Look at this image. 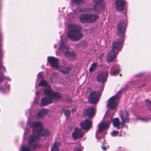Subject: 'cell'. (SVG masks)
Returning <instances> with one entry per match:
<instances>
[{"mask_svg":"<svg viewBox=\"0 0 151 151\" xmlns=\"http://www.w3.org/2000/svg\"><path fill=\"white\" fill-rule=\"evenodd\" d=\"M99 18V15L94 14H84L80 15V20L83 23H91Z\"/></svg>","mask_w":151,"mask_h":151,"instance_id":"cell-1","label":"cell"},{"mask_svg":"<svg viewBox=\"0 0 151 151\" xmlns=\"http://www.w3.org/2000/svg\"><path fill=\"white\" fill-rule=\"evenodd\" d=\"M67 35L68 38L73 41H78L83 37V33L80 30L70 29Z\"/></svg>","mask_w":151,"mask_h":151,"instance_id":"cell-2","label":"cell"},{"mask_svg":"<svg viewBox=\"0 0 151 151\" xmlns=\"http://www.w3.org/2000/svg\"><path fill=\"white\" fill-rule=\"evenodd\" d=\"M106 4L104 0H96L94 4V10L97 13H102L105 9Z\"/></svg>","mask_w":151,"mask_h":151,"instance_id":"cell-3","label":"cell"},{"mask_svg":"<svg viewBox=\"0 0 151 151\" xmlns=\"http://www.w3.org/2000/svg\"><path fill=\"white\" fill-rule=\"evenodd\" d=\"M44 130L43 125L40 122H34L32 124V131L33 133L36 135H41L42 131Z\"/></svg>","mask_w":151,"mask_h":151,"instance_id":"cell-4","label":"cell"},{"mask_svg":"<svg viewBox=\"0 0 151 151\" xmlns=\"http://www.w3.org/2000/svg\"><path fill=\"white\" fill-rule=\"evenodd\" d=\"M100 97V93L99 91H92L88 97V101L91 104H96Z\"/></svg>","mask_w":151,"mask_h":151,"instance_id":"cell-5","label":"cell"},{"mask_svg":"<svg viewBox=\"0 0 151 151\" xmlns=\"http://www.w3.org/2000/svg\"><path fill=\"white\" fill-rule=\"evenodd\" d=\"M119 94H117L116 96L111 97L108 102H107V106L109 107L110 109H114L117 107L118 102H119Z\"/></svg>","mask_w":151,"mask_h":151,"instance_id":"cell-6","label":"cell"},{"mask_svg":"<svg viewBox=\"0 0 151 151\" xmlns=\"http://www.w3.org/2000/svg\"><path fill=\"white\" fill-rule=\"evenodd\" d=\"M44 93L48 97H50L52 100H58L61 98V95L60 94V93L55 92L50 88H46L44 90Z\"/></svg>","mask_w":151,"mask_h":151,"instance_id":"cell-7","label":"cell"},{"mask_svg":"<svg viewBox=\"0 0 151 151\" xmlns=\"http://www.w3.org/2000/svg\"><path fill=\"white\" fill-rule=\"evenodd\" d=\"M126 29V21H121L119 22L117 26V33L119 36L123 35Z\"/></svg>","mask_w":151,"mask_h":151,"instance_id":"cell-8","label":"cell"},{"mask_svg":"<svg viewBox=\"0 0 151 151\" xmlns=\"http://www.w3.org/2000/svg\"><path fill=\"white\" fill-rule=\"evenodd\" d=\"M108 77V72L106 71H100L97 76V80L101 83H104L106 81Z\"/></svg>","mask_w":151,"mask_h":151,"instance_id":"cell-9","label":"cell"},{"mask_svg":"<svg viewBox=\"0 0 151 151\" xmlns=\"http://www.w3.org/2000/svg\"><path fill=\"white\" fill-rule=\"evenodd\" d=\"M48 61L50 64L51 67H52L53 68H57V69L59 68L60 66H59L58 60L57 58H55L54 57L50 56L48 57Z\"/></svg>","mask_w":151,"mask_h":151,"instance_id":"cell-10","label":"cell"},{"mask_svg":"<svg viewBox=\"0 0 151 151\" xmlns=\"http://www.w3.org/2000/svg\"><path fill=\"white\" fill-rule=\"evenodd\" d=\"M116 8L117 11H122L124 9L125 5H126V1L125 0H116Z\"/></svg>","mask_w":151,"mask_h":151,"instance_id":"cell-11","label":"cell"},{"mask_svg":"<svg viewBox=\"0 0 151 151\" xmlns=\"http://www.w3.org/2000/svg\"><path fill=\"white\" fill-rule=\"evenodd\" d=\"M95 112H96L95 108L93 107H90L84 110L83 115L85 116H87L89 118H92L94 117V116L95 114Z\"/></svg>","mask_w":151,"mask_h":151,"instance_id":"cell-12","label":"cell"},{"mask_svg":"<svg viewBox=\"0 0 151 151\" xmlns=\"http://www.w3.org/2000/svg\"><path fill=\"white\" fill-rule=\"evenodd\" d=\"M83 134L84 133L81 130L78 128H76L72 133V137L74 139L77 140L81 138L83 136Z\"/></svg>","mask_w":151,"mask_h":151,"instance_id":"cell-13","label":"cell"},{"mask_svg":"<svg viewBox=\"0 0 151 151\" xmlns=\"http://www.w3.org/2000/svg\"><path fill=\"white\" fill-rule=\"evenodd\" d=\"M80 125L83 129L87 130L91 128V127L92 126V123L90 120L86 119L85 120H84L83 122L80 123Z\"/></svg>","mask_w":151,"mask_h":151,"instance_id":"cell-14","label":"cell"},{"mask_svg":"<svg viewBox=\"0 0 151 151\" xmlns=\"http://www.w3.org/2000/svg\"><path fill=\"white\" fill-rule=\"evenodd\" d=\"M64 56L70 60H74L76 58V54L73 51H67L64 52Z\"/></svg>","mask_w":151,"mask_h":151,"instance_id":"cell-15","label":"cell"},{"mask_svg":"<svg viewBox=\"0 0 151 151\" xmlns=\"http://www.w3.org/2000/svg\"><path fill=\"white\" fill-rule=\"evenodd\" d=\"M109 126V123L106 122H101L99 126V132L102 133L107 129Z\"/></svg>","mask_w":151,"mask_h":151,"instance_id":"cell-16","label":"cell"},{"mask_svg":"<svg viewBox=\"0 0 151 151\" xmlns=\"http://www.w3.org/2000/svg\"><path fill=\"white\" fill-rule=\"evenodd\" d=\"M122 41H117L114 42L113 44L112 50H113L116 53H117L120 50L122 46Z\"/></svg>","mask_w":151,"mask_h":151,"instance_id":"cell-17","label":"cell"},{"mask_svg":"<svg viewBox=\"0 0 151 151\" xmlns=\"http://www.w3.org/2000/svg\"><path fill=\"white\" fill-rule=\"evenodd\" d=\"M116 57V53L113 51V50H111L110 52H109V53L107 54V61L108 62H111L113 61Z\"/></svg>","mask_w":151,"mask_h":151,"instance_id":"cell-18","label":"cell"},{"mask_svg":"<svg viewBox=\"0 0 151 151\" xmlns=\"http://www.w3.org/2000/svg\"><path fill=\"white\" fill-rule=\"evenodd\" d=\"M52 102V100L50 97L47 96V97H44V98H42L41 99V104L42 106H45L50 104Z\"/></svg>","mask_w":151,"mask_h":151,"instance_id":"cell-19","label":"cell"},{"mask_svg":"<svg viewBox=\"0 0 151 151\" xmlns=\"http://www.w3.org/2000/svg\"><path fill=\"white\" fill-rule=\"evenodd\" d=\"M38 139H39V136L33 134L30 136L28 140V143L29 145H33L35 143H36L38 140Z\"/></svg>","mask_w":151,"mask_h":151,"instance_id":"cell-20","label":"cell"},{"mask_svg":"<svg viewBox=\"0 0 151 151\" xmlns=\"http://www.w3.org/2000/svg\"><path fill=\"white\" fill-rule=\"evenodd\" d=\"M48 113V110L47 109H41L37 114V117L38 119H42L44 118L45 116H46L47 115Z\"/></svg>","mask_w":151,"mask_h":151,"instance_id":"cell-21","label":"cell"},{"mask_svg":"<svg viewBox=\"0 0 151 151\" xmlns=\"http://www.w3.org/2000/svg\"><path fill=\"white\" fill-rule=\"evenodd\" d=\"M68 28L70 29H75V30H80L81 29V27L77 24H71L69 25Z\"/></svg>","mask_w":151,"mask_h":151,"instance_id":"cell-22","label":"cell"},{"mask_svg":"<svg viewBox=\"0 0 151 151\" xmlns=\"http://www.w3.org/2000/svg\"><path fill=\"white\" fill-rule=\"evenodd\" d=\"M113 124L114 127H119L120 125V122L119 118H115L113 120Z\"/></svg>","mask_w":151,"mask_h":151,"instance_id":"cell-23","label":"cell"},{"mask_svg":"<svg viewBox=\"0 0 151 151\" xmlns=\"http://www.w3.org/2000/svg\"><path fill=\"white\" fill-rule=\"evenodd\" d=\"M39 86H42V87H48L49 85L48 84V83L45 81V80H41V82L39 83Z\"/></svg>","mask_w":151,"mask_h":151,"instance_id":"cell-24","label":"cell"},{"mask_svg":"<svg viewBox=\"0 0 151 151\" xmlns=\"http://www.w3.org/2000/svg\"><path fill=\"white\" fill-rule=\"evenodd\" d=\"M59 149V144L57 142L54 143L52 147L51 148V150H58Z\"/></svg>","mask_w":151,"mask_h":151,"instance_id":"cell-25","label":"cell"},{"mask_svg":"<svg viewBox=\"0 0 151 151\" xmlns=\"http://www.w3.org/2000/svg\"><path fill=\"white\" fill-rule=\"evenodd\" d=\"M97 63H93L92 64H91V67H90V69H89V70H90V72H91V71H93L96 68V66H97Z\"/></svg>","mask_w":151,"mask_h":151,"instance_id":"cell-26","label":"cell"},{"mask_svg":"<svg viewBox=\"0 0 151 151\" xmlns=\"http://www.w3.org/2000/svg\"><path fill=\"white\" fill-rule=\"evenodd\" d=\"M49 134H50L49 131H48L47 129H45L44 131V130L42 131V133H41V135H42V136H48Z\"/></svg>","mask_w":151,"mask_h":151,"instance_id":"cell-27","label":"cell"},{"mask_svg":"<svg viewBox=\"0 0 151 151\" xmlns=\"http://www.w3.org/2000/svg\"><path fill=\"white\" fill-rule=\"evenodd\" d=\"M64 114L66 117L67 119H68L70 117V111L68 110H66L64 111Z\"/></svg>","mask_w":151,"mask_h":151,"instance_id":"cell-28","label":"cell"},{"mask_svg":"<svg viewBox=\"0 0 151 151\" xmlns=\"http://www.w3.org/2000/svg\"><path fill=\"white\" fill-rule=\"evenodd\" d=\"M73 2H75V3H76V4H80L83 3V2H84V1H83V0H74Z\"/></svg>","mask_w":151,"mask_h":151,"instance_id":"cell-29","label":"cell"},{"mask_svg":"<svg viewBox=\"0 0 151 151\" xmlns=\"http://www.w3.org/2000/svg\"><path fill=\"white\" fill-rule=\"evenodd\" d=\"M21 150H24V151H25V150H27V151H28V150H30V149H29V148H28V147H25V146H24V147L21 149Z\"/></svg>","mask_w":151,"mask_h":151,"instance_id":"cell-30","label":"cell"}]
</instances>
